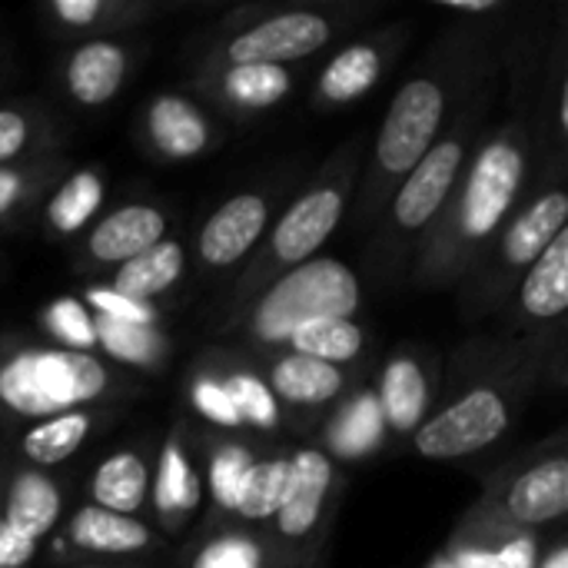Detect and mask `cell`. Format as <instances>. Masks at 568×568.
I'll return each mask as SVG.
<instances>
[{"mask_svg":"<svg viewBox=\"0 0 568 568\" xmlns=\"http://www.w3.org/2000/svg\"><path fill=\"white\" fill-rule=\"evenodd\" d=\"M183 270H186L183 246L176 240H163V243L150 246L146 253L133 256L130 263L116 266L106 290H113L116 296L153 306V300H160L163 293H170L180 283Z\"/></svg>","mask_w":568,"mask_h":568,"instance_id":"25","label":"cell"},{"mask_svg":"<svg viewBox=\"0 0 568 568\" xmlns=\"http://www.w3.org/2000/svg\"><path fill=\"white\" fill-rule=\"evenodd\" d=\"M266 386L276 396V403L290 409H326L336 406L339 396L349 386L346 369L300 356V353H276L266 363Z\"/></svg>","mask_w":568,"mask_h":568,"instance_id":"21","label":"cell"},{"mask_svg":"<svg viewBox=\"0 0 568 568\" xmlns=\"http://www.w3.org/2000/svg\"><path fill=\"white\" fill-rule=\"evenodd\" d=\"M568 310V230H562L549 250L519 276V290L513 296L509 326L529 329V326H549L562 320Z\"/></svg>","mask_w":568,"mask_h":568,"instance_id":"16","label":"cell"},{"mask_svg":"<svg viewBox=\"0 0 568 568\" xmlns=\"http://www.w3.org/2000/svg\"><path fill=\"white\" fill-rule=\"evenodd\" d=\"M83 306L90 313H100V316H110V320H120V323H136V326H156L160 323V313L153 306L116 296L106 286H90L83 293Z\"/></svg>","mask_w":568,"mask_h":568,"instance_id":"40","label":"cell"},{"mask_svg":"<svg viewBox=\"0 0 568 568\" xmlns=\"http://www.w3.org/2000/svg\"><path fill=\"white\" fill-rule=\"evenodd\" d=\"M273 220V203L266 193L246 190L230 200H223L203 223L196 236V256L203 270L210 273H226L240 266L270 233Z\"/></svg>","mask_w":568,"mask_h":568,"instance_id":"13","label":"cell"},{"mask_svg":"<svg viewBox=\"0 0 568 568\" xmlns=\"http://www.w3.org/2000/svg\"><path fill=\"white\" fill-rule=\"evenodd\" d=\"M568 513V456L552 449L526 463H509L486 483V496L466 516V532H513V529H542ZM459 529V532H463Z\"/></svg>","mask_w":568,"mask_h":568,"instance_id":"9","label":"cell"},{"mask_svg":"<svg viewBox=\"0 0 568 568\" xmlns=\"http://www.w3.org/2000/svg\"><path fill=\"white\" fill-rule=\"evenodd\" d=\"M150 463L136 449H116L110 453L90 476V506L116 513V516H136L150 499Z\"/></svg>","mask_w":568,"mask_h":568,"instance_id":"24","label":"cell"},{"mask_svg":"<svg viewBox=\"0 0 568 568\" xmlns=\"http://www.w3.org/2000/svg\"><path fill=\"white\" fill-rule=\"evenodd\" d=\"M47 13L73 33H110L146 20L156 7L143 0H53Z\"/></svg>","mask_w":568,"mask_h":568,"instance_id":"28","label":"cell"},{"mask_svg":"<svg viewBox=\"0 0 568 568\" xmlns=\"http://www.w3.org/2000/svg\"><path fill=\"white\" fill-rule=\"evenodd\" d=\"M190 403L206 423H213L220 429H243L240 416H236V409H233V403H230V396H226V389L220 383V376L196 373L193 383H190Z\"/></svg>","mask_w":568,"mask_h":568,"instance_id":"38","label":"cell"},{"mask_svg":"<svg viewBox=\"0 0 568 568\" xmlns=\"http://www.w3.org/2000/svg\"><path fill=\"white\" fill-rule=\"evenodd\" d=\"M250 463H253V456H250V449L240 446V443H220V446L210 453L206 486H210V496H213L216 513L233 516L236 493H240V483H243Z\"/></svg>","mask_w":568,"mask_h":568,"instance_id":"35","label":"cell"},{"mask_svg":"<svg viewBox=\"0 0 568 568\" xmlns=\"http://www.w3.org/2000/svg\"><path fill=\"white\" fill-rule=\"evenodd\" d=\"M130 73V47L110 37H90L63 63V87L80 106L110 103Z\"/></svg>","mask_w":568,"mask_h":568,"instance_id":"20","label":"cell"},{"mask_svg":"<svg viewBox=\"0 0 568 568\" xmlns=\"http://www.w3.org/2000/svg\"><path fill=\"white\" fill-rule=\"evenodd\" d=\"M290 67L270 63H240V67H203L200 87L203 93L230 113H263L283 103L293 90Z\"/></svg>","mask_w":568,"mask_h":568,"instance_id":"17","label":"cell"},{"mask_svg":"<svg viewBox=\"0 0 568 568\" xmlns=\"http://www.w3.org/2000/svg\"><path fill=\"white\" fill-rule=\"evenodd\" d=\"M150 499H153V509L166 532L183 529L186 519L203 503V479H200L180 433H173L160 449V463L150 479Z\"/></svg>","mask_w":568,"mask_h":568,"instance_id":"22","label":"cell"},{"mask_svg":"<svg viewBox=\"0 0 568 568\" xmlns=\"http://www.w3.org/2000/svg\"><path fill=\"white\" fill-rule=\"evenodd\" d=\"M43 326L53 333V339L60 343V349H73V353H93L97 339H93V320L90 310L83 306V300H57L43 310Z\"/></svg>","mask_w":568,"mask_h":568,"instance_id":"36","label":"cell"},{"mask_svg":"<svg viewBox=\"0 0 568 568\" xmlns=\"http://www.w3.org/2000/svg\"><path fill=\"white\" fill-rule=\"evenodd\" d=\"M97 429V416L90 409H73L53 419L33 423L20 439V456L33 469H50L63 459H70Z\"/></svg>","mask_w":568,"mask_h":568,"instance_id":"27","label":"cell"},{"mask_svg":"<svg viewBox=\"0 0 568 568\" xmlns=\"http://www.w3.org/2000/svg\"><path fill=\"white\" fill-rule=\"evenodd\" d=\"M63 516V486L33 466L0 476V568H23Z\"/></svg>","mask_w":568,"mask_h":568,"instance_id":"12","label":"cell"},{"mask_svg":"<svg viewBox=\"0 0 568 568\" xmlns=\"http://www.w3.org/2000/svg\"><path fill=\"white\" fill-rule=\"evenodd\" d=\"M276 559L286 556L266 536H253L243 526H223L200 536L183 552L180 568H276Z\"/></svg>","mask_w":568,"mask_h":568,"instance_id":"26","label":"cell"},{"mask_svg":"<svg viewBox=\"0 0 568 568\" xmlns=\"http://www.w3.org/2000/svg\"><path fill=\"white\" fill-rule=\"evenodd\" d=\"M503 63V53L483 30H453L429 50L416 73L396 90L389 110L376 130L373 150L366 156V173L353 193L356 223L373 226L386 213L396 186L439 140L453 113L473 93V87Z\"/></svg>","mask_w":568,"mask_h":568,"instance_id":"1","label":"cell"},{"mask_svg":"<svg viewBox=\"0 0 568 568\" xmlns=\"http://www.w3.org/2000/svg\"><path fill=\"white\" fill-rule=\"evenodd\" d=\"M73 568H103V566H73Z\"/></svg>","mask_w":568,"mask_h":568,"instance_id":"43","label":"cell"},{"mask_svg":"<svg viewBox=\"0 0 568 568\" xmlns=\"http://www.w3.org/2000/svg\"><path fill=\"white\" fill-rule=\"evenodd\" d=\"M283 349L343 369V363H353L366 349V333L356 320H320L296 329Z\"/></svg>","mask_w":568,"mask_h":568,"instance_id":"32","label":"cell"},{"mask_svg":"<svg viewBox=\"0 0 568 568\" xmlns=\"http://www.w3.org/2000/svg\"><path fill=\"white\" fill-rule=\"evenodd\" d=\"M339 469L336 459H329L316 446H303L290 456V476H286V493L270 519L266 539L286 556L300 559L303 549L316 546L333 519L336 496H339Z\"/></svg>","mask_w":568,"mask_h":568,"instance_id":"11","label":"cell"},{"mask_svg":"<svg viewBox=\"0 0 568 568\" xmlns=\"http://www.w3.org/2000/svg\"><path fill=\"white\" fill-rule=\"evenodd\" d=\"M439 7L459 17H489V13L506 10L503 0H439Z\"/></svg>","mask_w":568,"mask_h":568,"instance_id":"41","label":"cell"},{"mask_svg":"<svg viewBox=\"0 0 568 568\" xmlns=\"http://www.w3.org/2000/svg\"><path fill=\"white\" fill-rule=\"evenodd\" d=\"M363 310L359 276L333 256H313L273 280L243 310L223 320V333H240L256 349L283 353L286 339L320 320H353Z\"/></svg>","mask_w":568,"mask_h":568,"instance_id":"6","label":"cell"},{"mask_svg":"<svg viewBox=\"0 0 568 568\" xmlns=\"http://www.w3.org/2000/svg\"><path fill=\"white\" fill-rule=\"evenodd\" d=\"M339 30H343L339 13L326 10V7L273 10V13L233 30L226 40H220L210 50L206 67H240V63L290 67L296 60L320 53Z\"/></svg>","mask_w":568,"mask_h":568,"instance_id":"10","label":"cell"},{"mask_svg":"<svg viewBox=\"0 0 568 568\" xmlns=\"http://www.w3.org/2000/svg\"><path fill=\"white\" fill-rule=\"evenodd\" d=\"M503 83L506 80H503V63H499L473 87V93L453 113V120L446 123L439 140L426 150V156L396 186L386 213L379 216L376 260L383 266L399 270L413 260L419 240L426 236V230L433 226V220L443 213L446 200L453 196L479 140L489 133Z\"/></svg>","mask_w":568,"mask_h":568,"instance_id":"3","label":"cell"},{"mask_svg":"<svg viewBox=\"0 0 568 568\" xmlns=\"http://www.w3.org/2000/svg\"><path fill=\"white\" fill-rule=\"evenodd\" d=\"M170 230V220L153 203H126L103 216L83 240L80 263L103 270V266H123L133 256L146 253L150 246L163 243Z\"/></svg>","mask_w":568,"mask_h":568,"instance_id":"15","label":"cell"},{"mask_svg":"<svg viewBox=\"0 0 568 568\" xmlns=\"http://www.w3.org/2000/svg\"><path fill=\"white\" fill-rule=\"evenodd\" d=\"M568 226V193L562 183L536 193L523 203L486 246L479 263L469 270L466 283V306L473 313L503 310L519 283V276L549 250V243Z\"/></svg>","mask_w":568,"mask_h":568,"instance_id":"8","label":"cell"},{"mask_svg":"<svg viewBox=\"0 0 568 568\" xmlns=\"http://www.w3.org/2000/svg\"><path fill=\"white\" fill-rule=\"evenodd\" d=\"M286 476H290V456L253 459L243 483H240L233 519L236 523H270L283 503Z\"/></svg>","mask_w":568,"mask_h":568,"instance_id":"33","label":"cell"},{"mask_svg":"<svg viewBox=\"0 0 568 568\" xmlns=\"http://www.w3.org/2000/svg\"><path fill=\"white\" fill-rule=\"evenodd\" d=\"M386 433V423H383V413H379V403H376V393L363 389L359 396H353L336 423L329 426L326 433V446H329V459L333 456H343V459H356V456H369L379 439Z\"/></svg>","mask_w":568,"mask_h":568,"instance_id":"31","label":"cell"},{"mask_svg":"<svg viewBox=\"0 0 568 568\" xmlns=\"http://www.w3.org/2000/svg\"><path fill=\"white\" fill-rule=\"evenodd\" d=\"M433 396H436L433 373L416 353L403 349L389 356L379 376V389H376V403H379L386 429H393L396 436L416 433L429 419Z\"/></svg>","mask_w":568,"mask_h":568,"instance_id":"19","label":"cell"},{"mask_svg":"<svg viewBox=\"0 0 568 568\" xmlns=\"http://www.w3.org/2000/svg\"><path fill=\"white\" fill-rule=\"evenodd\" d=\"M236 416H240V426H253L260 433H273L280 429L283 423V413H280V403L276 396L270 393L266 379L253 369H226L220 376Z\"/></svg>","mask_w":568,"mask_h":568,"instance_id":"34","label":"cell"},{"mask_svg":"<svg viewBox=\"0 0 568 568\" xmlns=\"http://www.w3.org/2000/svg\"><path fill=\"white\" fill-rule=\"evenodd\" d=\"M47 183V170L33 166H3L0 170V220H10L20 213L33 196H40Z\"/></svg>","mask_w":568,"mask_h":568,"instance_id":"39","label":"cell"},{"mask_svg":"<svg viewBox=\"0 0 568 568\" xmlns=\"http://www.w3.org/2000/svg\"><path fill=\"white\" fill-rule=\"evenodd\" d=\"M93 320V339L97 346L123 363V366H136V369H153L163 363V356L170 353V339L156 329V326H136V323H120L100 313H90Z\"/></svg>","mask_w":568,"mask_h":568,"instance_id":"30","label":"cell"},{"mask_svg":"<svg viewBox=\"0 0 568 568\" xmlns=\"http://www.w3.org/2000/svg\"><path fill=\"white\" fill-rule=\"evenodd\" d=\"M403 43H406V27H389V30H376V33L343 47L320 70L313 103L320 110H333V106H346V103L366 97L386 77V70L399 57Z\"/></svg>","mask_w":568,"mask_h":568,"instance_id":"14","label":"cell"},{"mask_svg":"<svg viewBox=\"0 0 568 568\" xmlns=\"http://www.w3.org/2000/svg\"><path fill=\"white\" fill-rule=\"evenodd\" d=\"M143 140L160 160L180 163L210 150L213 126L193 100L180 93H156L143 113Z\"/></svg>","mask_w":568,"mask_h":568,"instance_id":"18","label":"cell"},{"mask_svg":"<svg viewBox=\"0 0 568 568\" xmlns=\"http://www.w3.org/2000/svg\"><path fill=\"white\" fill-rule=\"evenodd\" d=\"M43 123L37 110L27 106H0V170L20 166V160L40 143Z\"/></svg>","mask_w":568,"mask_h":568,"instance_id":"37","label":"cell"},{"mask_svg":"<svg viewBox=\"0 0 568 568\" xmlns=\"http://www.w3.org/2000/svg\"><path fill=\"white\" fill-rule=\"evenodd\" d=\"M359 170H363V140L353 136L329 156V163L320 166L310 186L283 210L276 226H270L263 250L250 260V266L233 286V310L226 313V320L236 310H243L256 293H263L273 280L316 256V250L336 233L339 220L346 216L356 193Z\"/></svg>","mask_w":568,"mask_h":568,"instance_id":"4","label":"cell"},{"mask_svg":"<svg viewBox=\"0 0 568 568\" xmlns=\"http://www.w3.org/2000/svg\"><path fill=\"white\" fill-rule=\"evenodd\" d=\"M536 150L532 100L519 90L513 110L489 126L453 196L419 240L409 266L419 286H453L469 276L503 223L519 210Z\"/></svg>","mask_w":568,"mask_h":568,"instance_id":"2","label":"cell"},{"mask_svg":"<svg viewBox=\"0 0 568 568\" xmlns=\"http://www.w3.org/2000/svg\"><path fill=\"white\" fill-rule=\"evenodd\" d=\"M539 568H568V549H566V546L559 542V546H556V549H552V552L546 556V562H542Z\"/></svg>","mask_w":568,"mask_h":568,"instance_id":"42","label":"cell"},{"mask_svg":"<svg viewBox=\"0 0 568 568\" xmlns=\"http://www.w3.org/2000/svg\"><path fill=\"white\" fill-rule=\"evenodd\" d=\"M123 389L116 366L97 353L60 346H0V413L13 419H53L110 403Z\"/></svg>","mask_w":568,"mask_h":568,"instance_id":"5","label":"cell"},{"mask_svg":"<svg viewBox=\"0 0 568 568\" xmlns=\"http://www.w3.org/2000/svg\"><path fill=\"white\" fill-rule=\"evenodd\" d=\"M100 203H103V176L97 170H77L50 193L43 220L53 236L67 240L77 236L100 213Z\"/></svg>","mask_w":568,"mask_h":568,"instance_id":"29","label":"cell"},{"mask_svg":"<svg viewBox=\"0 0 568 568\" xmlns=\"http://www.w3.org/2000/svg\"><path fill=\"white\" fill-rule=\"evenodd\" d=\"M539 379V366L529 356H509L493 376L466 383L453 393L429 419L413 433V449L423 459H466L496 446L523 406L529 403Z\"/></svg>","mask_w":568,"mask_h":568,"instance_id":"7","label":"cell"},{"mask_svg":"<svg viewBox=\"0 0 568 568\" xmlns=\"http://www.w3.org/2000/svg\"><path fill=\"white\" fill-rule=\"evenodd\" d=\"M67 542L83 556H143L156 546V536L136 516H116L97 506H80L67 523Z\"/></svg>","mask_w":568,"mask_h":568,"instance_id":"23","label":"cell"}]
</instances>
